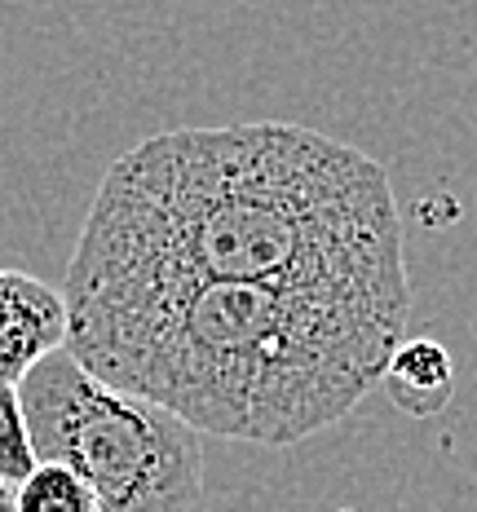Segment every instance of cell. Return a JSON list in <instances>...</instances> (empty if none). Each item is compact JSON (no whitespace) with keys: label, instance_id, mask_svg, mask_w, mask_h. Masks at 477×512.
I'll list each match as a JSON object with an SVG mask.
<instances>
[{"label":"cell","instance_id":"cell-1","mask_svg":"<svg viewBox=\"0 0 477 512\" xmlns=\"http://www.w3.org/2000/svg\"><path fill=\"white\" fill-rule=\"evenodd\" d=\"M120 274L411 305L389 173L336 137L274 120L173 128L115 159L67 283Z\"/></svg>","mask_w":477,"mask_h":512},{"label":"cell","instance_id":"cell-2","mask_svg":"<svg viewBox=\"0 0 477 512\" xmlns=\"http://www.w3.org/2000/svg\"><path fill=\"white\" fill-rule=\"evenodd\" d=\"M411 305L177 274L67 283V349L190 429L292 446L385 380Z\"/></svg>","mask_w":477,"mask_h":512},{"label":"cell","instance_id":"cell-3","mask_svg":"<svg viewBox=\"0 0 477 512\" xmlns=\"http://www.w3.org/2000/svg\"><path fill=\"white\" fill-rule=\"evenodd\" d=\"M40 464H67L98 512H195L204 433L142 393L93 376L67 345L18 384Z\"/></svg>","mask_w":477,"mask_h":512},{"label":"cell","instance_id":"cell-4","mask_svg":"<svg viewBox=\"0 0 477 512\" xmlns=\"http://www.w3.org/2000/svg\"><path fill=\"white\" fill-rule=\"evenodd\" d=\"M67 345V301L23 270H0V384H23Z\"/></svg>","mask_w":477,"mask_h":512},{"label":"cell","instance_id":"cell-5","mask_svg":"<svg viewBox=\"0 0 477 512\" xmlns=\"http://www.w3.org/2000/svg\"><path fill=\"white\" fill-rule=\"evenodd\" d=\"M380 384H385L389 402H394L402 415H411V420H433V415L451 402V384H455L447 345H438V340H429V336L402 340L394 349V358H389Z\"/></svg>","mask_w":477,"mask_h":512},{"label":"cell","instance_id":"cell-6","mask_svg":"<svg viewBox=\"0 0 477 512\" xmlns=\"http://www.w3.org/2000/svg\"><path fill=\"white\" fill-rule=\"evenodd\" d=\"M18 512H98L93 490L67 464H36L23 486H14Z\"/></svg>","mask_w":477,"mask_h":512},{"label":"cell","instance_id":"cell-7","mask_svg":"<svg viewBox=\"0 0 477 512\" xmlns=\"http://www.w3.org/2000/svg\"><path fill=\"white\" fill-rule=\"evenodd\" d=\"M36 446H31L27 411L18 384H0V482L23 486L36 473Z\"/></svg>","mask_w":477,"mask_h":512},{"label":"cell","instance_id":"cell-8","mask_svg":"<svg viewBox=\"0 0 477 512\" xmlns=\"http://www.w3.org/2000/svg\"><path fill=\"white\" fill-rule=\"evenodd\" d=\"M0 512H18V504H14V486H5V482H0Z\"/></svg>","mask_w":477,"mask_h":512}]
</instances>
